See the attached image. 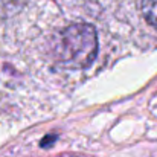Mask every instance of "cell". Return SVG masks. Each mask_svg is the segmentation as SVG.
<instances>
[{"instance_id":"7a4b0ae2","label":"cell","mask_w":157,"mask_h":157,"mask_svg":"<svg viewBox=\"0 0 157 157\" xmlns=\"http://www.w3.org/2000/svg\"><path fill=\"white\" fill-rule=\"evenodd\" d=\"M139 9L144 18L157 29V0H139Z\"/></svg>"},{"instance_id":"6da1fadb","label":"cell","mask_w":157,"mask_h":157,"mask_svg":"<svg viewBox=\"0 0 157 157\" xmlns=\"http://www.w3.org/2000/svg\"><path fill=\"white\" fill-rule=\"evenodd\" d=\"M98 53V35L92 25L76 23L63 29L55 46L58 63L67 69L89 67Z\"/></svg>"}]
</instances>
